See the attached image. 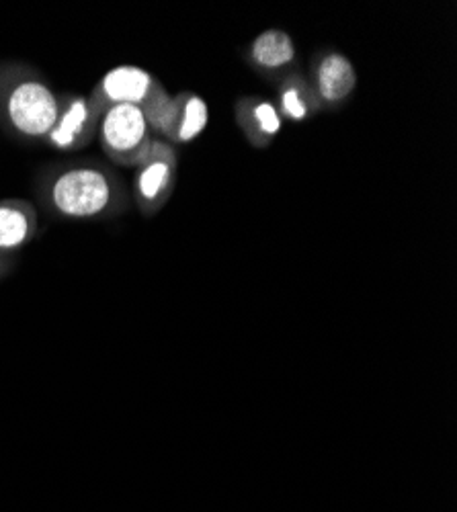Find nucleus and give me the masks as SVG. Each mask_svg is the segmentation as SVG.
<instances>
[{
  "label": "nucleus",
  "instance_id": "obj_1",
  "mask_svg": "<svg viewBox=\"0 0 457 512\" xmlns=\"http://www.w3.org/2000/svg\"><path fill=\"white\" fill-rule=\"evenodd\" d=\"M35 195L46 213L64 222L113 220L134 203L126 181L99 160L48 164L35 179Z\"/></svg>",
  "mask_w": 457,
  "mask_h": 512
},
{
  "label": "nucleus",
  "instance_id": "obj_2",
  "mask_svg": "<svg viewBox=\"0 0 457 512\" xmlns=\"http://www.w3.org/2000/svg\"><path fill=\"white\" fill-rule=\"evenodd\" d=\"M60 95L25 62H0V130L25 144H44L58 117Z\"/></svg>",
  "mask_w": 457,
  "mask_h": 512
},
{
  "label": "nucleus",
  "instance_id": "obj_3",
  "mask_svg": "<svg viewBox=\"0 0 457 512\" xmlns=\"http://www.w3.org/2000/svg\"><path fill=\"white\" fill-rule=\"evenodd\" d=\"M105 156L121 168H136L156 140L150 132L144 109L115 105L101 113L97 134Z\"/></svg>",
  "mask_w": 457,
  "mask_h": 512
},
{
  "label": "nucleus",
  "instance_id": "obj_4",
  "mask_svg": "<svg viewBox=\"0 0 457 512\" xmlns=\"http://www.w3.org/2000/svg\"><path fill=\"white\" fill-rule=\"evenodd\" d=\"M179 175V156L173 144L154 140L146 158L136 166L132 201L144 218H154L171 201Z\"/></svg>",
  "mask_w": 457,
  "mask_h": 512
},
{
  "label": "nucleus",
  "instance_id": "obj_5",
  "mask_svg": "<svg viewBox=\"0 0 457 512\" xmlns=\"http://www.w3.org/2000/svg\"><path fill=\"white\" fill-rule=\"evenodd\" d=\"M162 91V82L148 70L132 64L111 68L93 87L89 101L99 115L115 105H136L146 109Z\"/></svg>",
  "mask_w": 457,
  "mask_h": 512
},
{
  "label": "nucleus",
  "instance_id": "obj_6",
  "mask_svg": "<svg viewBox=\"0 0 457 512\" xmlns=\"http://www.w3.org/2000/svg\"><path fill=\"white\" fill-rule=\"evenodd\" d=\"M99 111L91 105L85 95H60L58 117L52 132L46 136L44 144L56 152H80L85 150L99 134Z\"/></svg>",
  "mask_w": 457,
  "mask_h": 512
},
{
  "label": "nucleus",
  "instance_id": "obj_7",
  "mask_svg": "<svg viewBox=\"0 0 457 512\" xmlns=\"http://www.w3.org/2000/svg\"><path fill=\"white\" fill-rule=\"evenodd\" d=\"M308 80L312 82L322 109H339L357 89V70L343 52L322 50L310 60Z\"/></svg>",
  "mask_w": 457,
  "mask_h": 512
},
{
  "label": "nucleus",
  "instance_id": "obj_8",
  "mask_svg": "<svg viewBox=\"0 0 457 512\" xmlns=\"http://www.w3.org/2000/svg\"><path fill=\"white\" fill-rule=\"evenodd\" d=\"M244 58L257 74L273 82L298 70V48L294 37L283 29H267L259 33L246 48Z\"/></svg>",
  "mask_w": 457,
  "mask_h": 512
},
{
  "label": "nucleus",
  "instance_id": "obj_9",
  "mask_svg": "<svg viewBox=\"0 0 457 512\" xmlns=\"http://www.w3.org/2000/svg\"><path fill=\"white\" fill-rule=\"evenodd\" d=\"M234 119L244 140L259 150L269 148L283 127L275 103L263 97H240L234 103Z\"/></svg>",
  "mask_w": 457,
  "mask_h": 512
},
{
  "label": "nucleus",
  "instance_id": "obj_10",
  "mask_svg": "<svg viewBox=\"0 0 457 512\" xmlns=\"http://www.w3.org/2000/svg\"><path fill=\"white\" fill-rule=\"evenodd\" d=\"M39 234L37 207L27 199H0V254L17 256Z\"/></svg>",
  "mask_w": 457,
  "mask_h": 512
},
{
  "label": "nucleus",
  "instance_id": "obj_11",
  "mask_svg": "<svg viewBox=\"0 0 457 512\" xmlns=\"http://www.w3.org/2000/svg\"><path fill=\"white\" fill-rule=\"evenodd\" d=\"M210 123V107L205 99L191 91L173 95V115L164 132V142L173 146H183L195 142Z\"/></svg>",
  "mask_w": 457,
  "mask_h": 512
},
{
  "label": "nucleus",
  "instance_id": "obj_12",
  "mask_svg": "<svg viewBox=\"0 0 457 512\" xmlns=\"http://www.w3.org/2000/svg\"><path fill=\"white\" fill-rule=\"evenodd\" d=\"M273 103L281 119L292 123H306L322 111L312 82L300 70L287 74L277 82V97Z\"/></svg>",
  "mask_w": 457,
  "mask_h": 512
},
{
  "label": "nucleus",
  "instance_id": "obj_13",
  "mask_svg": "<svg viewBox=\"0 0 457 512\" xmlns=\"http://www.w3.org/2000/svg\"><path fill=\"white\" fill-rule=\"evenodd\" d=\"M17 261H19V256L0 254V281H3L5 277H9V275L15 271Z\"/></svg>",
  "mask_w": 457,
  "mask_h": 512
}]
</instances>
